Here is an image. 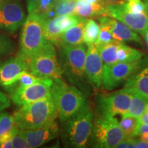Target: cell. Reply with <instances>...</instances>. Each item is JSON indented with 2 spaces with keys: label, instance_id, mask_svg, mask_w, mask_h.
<instances>
[{
  "label": "cell",
  "instance_id": "obj_37",
  "mask_svg": "<svg viewBox=\"0 0 148 148\" xmlns=\"http://www.w3.org/2000/svg\"><path fill=\"white\" fill-rule=\"evenodd\" d=\"M136 148H148V142H145L144 140L137 139L136 140Z\"/></svg>",
  "mask_w": 148,
  "mask_h": 148
},
{
  "label": "cell",
  "instance_id": "obj_21",
  "mask_svg": "<svg viewBox=\"0 0 148 148\" xmlns=\"http://www.w3.org/2000/svg\"><path fill=\"white\" fill-rule=\"evenodd\" d=\"M44 35L47 42H51L53 45L59 47L61 44L62 32L56 25L54 19L43 20Z\"/></svg>",
  "mask_w": 148,
  "mask_h": 148
},
{
  "label": "cell",
  "instance_id": "obj_11",
  "mask_svg": "<svg viewBox=\"0 0 148 148\" xmlns=\"http://www.w3.org/2000/svg\"><path fill=\"white\" fill-rule=\"evenodd\" d=\"M26 16L21 5L15 0L0 1V31L14 34L25 21Z\"/></svg>",
  "mask_w": 148,
  "mask_h": 148
},
{
  "label": "cell",
  "instance_id": "obj_1",
  "mask_svg": "<svg viewBox=\"0 0 148 148\" xmlns=\"http://www.w3.org/2000/svg\"><path fill=\"white\" fill-rule=\"evenodd\" d=\"M19 107L13 116L15 124L20 130L40 127L58 117L51 95Z\"/></svg>",
  "mask_w": 148,
  "mask_h": 148
},
{
  "label": "cell",
  "instance_id": "obj_46",
  "mask_svg": "<svg viewBox=\"0 0 148 148\" xmlns=\"http://www.w3.org/2000/svg\"><path fill=\"white\" fill-rule=\"evenodd\" d=\"M15 1H16V0H15Z\"/></svg>",
  "mask_w": 148,
  "mask_h": 148
},
{
  "label": "cell",
  "instance_id": "obj_29",
  "mask_svg": "<svg viewBox=\"0 0 148 148\" xmlns=\"http://www.w3.org/2000/svg\"><path fill=\"white\" fill-rule=\"evenodd\" d=\"M99 21L100 23V31H99L97 39L95 43V45L97 47L114 40L112 36L110 27L109 26L108 24L105 23L104 21H100V20Z\"/></svg>",
  "mask_w": 148,
  "mask_h": 148
},
{
  "label": "cell",
  "instance_id": "obj_10",
  "mask_svg": "<svg viewBox=\"0 0 148 148\" xmlns=\"http://www.w3.org/2000/svg\"><path fill=\"white\" fill-rule=\"evenodd\" d=\"M132 96V92L126 88L99 95L97 104L101 114L109 116L124 115L129 110Z\"/></svg>",
  "mask_w": 148,
  "mask_h": 148
},
{
  "label": "cell",
  "instance_id": "obj_9",
  "mask_svg": "<svg viewBox=\"0 0 148 148\" xmlns=\"http://www.w3.org/2000/svg\"><path fill=\"white\" fill-rule=\"evenodd\" d=\"M29 71V60L19 51L0 62V86L13 91L21 73Z\"/></svg>",
  "mask_w": 148,
  "mask_h": 148
},
{
  "label": "cell",
  "instance_id": "obj_26",
  "mask_svg": "<svg viewBox=\"0 0 148 148\" xmlns=\"http://www.w3.org/2000/svg\"><path fill=\"white\" fill-rule=\"evenodd\" d=\"M84 17L75 15V14H66L55 16L53 18L56 25L62 32L74 26L80 22Z\"/></svg>",
  "mask_w": 148,
  "mask_h": 148
},
{
  "label": "cell",
  "instance_id": "obj_17",
  "mask_svg": "<svg viewBox=\"0 0 148 148\" xmlns=\"http://www.w3.org/2000/svg\"><path fill=\"white\" fill-rule=\"evenodd\" d=\"M124 88L148 99V62L127 79Z\"/></svg>",
  "mask_w": 148,
  "mask_h": 148
},
{
  "label": "cell",
  "instance_id": "obj_12",
  "mask_svg": "<svg viewBox=\"0 0 148 148\" xmlns=\"http://www.w3.org/2000/svg\"><path fill=\"white\" fill-rule=\"evenodd\" d=\"M53 79L42 77L38 82L23 88H16L10 94V100L18 106L40 100L51 95Z\"/></svg>",
  "mask_w": 148,
  "mask_h": 148
},
{
  "label": "cell",
  "instance_id": "obj_40",
  "mask_svg": "<svg viewBox=\"0 0 148 148\" xmlns=\"http://www.w3.org/2000/svg\"><path fill=\"white\" fill-rule=\"evenodd\" d=\"M123 1V0H105L106 3L107 4H110V3H117L120 2V1Z\"/></svg>",
  "mask_w": 148,
  "mask_h": 148
},
{
  "label": "cell",
  "instance_id": "obj_39",
  "mask_svg": "<svg viewBox=\"0 0 148 148\" xmlns=\"http://www.w3.org/2000/svg\"><path fill=\"white\" fill-rule=\"evenodd\" d=\"M141 35L143 36L144 39H145V40L146 43H147V45H148V26H147V28H146L145 30H144V32L142 33Z\"/></svg>",
  "mask_w": 148,
  "mask_h": 148
},
{
  "label": "cell",
  "instance_id": "obj_30",
  "mask_svg": "<svg viewBox=\"0 0 148 148\" xmlns=\"http://www.w3.org/2000/svg\"><path fill=\"white\" fill-rule=\"evenodd\" d=\"M15 121L13 114H10L7 112H0V136L10 130L14 125Z\"/></svg>",
  "mask_w": 148,
  "mask_h": 148
},
{
  "label": "cell",
  "instance_id": "obj_22",
  "mask_svg": "<svg viewBox=\"0 0 148 148\" xmlns=\"http://www.w3.org/2000/svg\"><path fill=\"white\" fill-rule=\"evenodd\" d=\"M145 56L143 51L127 46L123 42L120 46L116 53L117 62H132L139 60Z\"/></svg>",
  "mask_w": 148,
  "mask_h": 148
},
{
  "label": "cell",
  "instance_id": "obj_5",
  "mask_svg": "<svg viewBox=\"0 0 148 148\" xmlns=\"http://www.w3.org/2000/svg\"><path fill=\"white\" fill-rule=\"evenodd\" d=\"M43 19L35 12L29 13L23 24L19 40V52L28 59L47 43Z\"/></svg>",
  "mask_w": 148,
  "mask_h": 148
},
{
  "label": "cell",
  "instance_id": "obj_3",
  "mask_svg": "<svg viewBox=\"0 0 148 148\" xmlns=\"http://www.w3.org/2000/svg\"><path fill=\"white\" fill-rule=\"evenodd\" d=\"M59 48L61 67L72 85L86 92L87 80L84 73L85 60L87 47L84 43L75 45H60Z\"/></svg>",
  "mask_w": 148,
  "mask_h": 148
},
{
  "label": "cell",
  "instance_id": "obj_14",
  "mask_svg": "<svg viewBox=\"0 0 148 148\" xmlns=\"http://www.w3.org/2000/svg\"><path fill=\"white\" fill-rule=\"evenodd\" d=\"M103 61L95 44L87 46L84 73L86 79L89 85L94 88L102 86Z\"/></svg>",
  "mask_w": 148,
  "mask_h": 148
},
{
  "label": "cell",
  "instance_id": "obj_24",
  "mask_svg": "<svg viewBox=\"0 0 148 148\" xmlns=\"http://www.w3.org/2000/svg\"><path fill=\"white\" fill-rule=\"evenodd\" d=\"M100 31V25L93 19H87L84 23L83 40L86 45L95 44Z\"/></svg>",
  "mask_w": 148,
  "mask_h": 148
},
{
  "label": "cell",
  "instance_id": "obj_4",
  "mask_svg": "<svg viewBox=\"0 0 148 148\" xmlns=\"http://www.w3.org/2000/svg\"><path fill=\"white\" fill-rule=\"evenodd\" d=\"M51 95L60 121L63 123L75 114L86 103L82 92L62 78L53 79Z\"/></svg>",
  "mask_w": 148,
  "mask_h": 148
},
{
  "label": "cell",
  "instance_id": "obj_27",
  "mask_svg": "<svg viewBox=\"0 0 148 148\" xmlns=\"http://www.w3.org/2000/svg\"><path fill=\"white\" fill-rule=\"evenodd\" d=\"M77 0H60L53 7L56 16L73 14Z\"/></svg>",
  "mask_w": 148,
  "mask_h": 148
},
{
  "label": "cell",
  "instance_id": "obj_8",
  "mask_svg": "<svg viewBox=\"0 0 148 148\" xmlns=\"http://www.w3.org/2000/svg\"><path fill=\"white\" fill-rule=\"evenodd\" d=\"M146 58L132 62H120L103 66L102 86L111 90L126 82L147 63Z\"/></svg>",
  "mask_w": 148,
  "mask_h": 148
},
{
  "label": "cell",
  "instance_id": "obj_25",
  "mask_svg": "<svg viewBox=\"0 0 148 148\" xmlns=\"http://www.w3.org/2000/svg\"><path fill=\"white\" fill-rule=\"evenodd\" d=\"M138 123L139 121L138 118L128 115H122V119L119 122V126L124 133L125 138L135 137Z\"/></svg>",
  "mask_w": 148,
  "mask_h": 148
},
{
  "label": "cell",
  "instance_id": "obj_7",
  "mask_svg": "<svg viewBox=\"0 0 148 148\" xmlns=\"http://www.w3.org/2000/svg\"><path fill=\"white\" fill-rule=\"evenodd\" d=\"M125 138L114 116L101 115L93 123L90 142L92 147L114 148Z\"/></svg>",
  "mask_w": 148,
  "mask_h": 148
},
{
  "label": "cell",
  "instance_id": "obj_6",
  "mask_svg": "<svg viewBox=\"0 0 148 148\" xmlns=\"http://www.w3.org/2000/svg\"><path fill=\"white\" fill-rule=\"evenodd\" d=\"M29 71L37 77L62 78V69L53 44L47 42L29 58Z\"/></svg>",
  "mask_w": 148,
  "mask_h": 148
},
{
  "label": "cell",
  "instance_id": "obj_36",
  "mask_svg": "<svg viewBox=\"0 0 148 148\" xmlns=\"http://www.w3.org/2000/svg\"><path fill=\"white\" fill-rule=\"evenodd\" d=\"M40 1V0H26L27 8L29 13L34 12Z\"/></svg>",
  "mask_w": 148,
  "mask_h": 148
},
{
  "label": "cell",
  "instance_id": "obj_13",
  "mask_svg": "<svg viewBox=\"0 0 148 148\" xmlns=\"http://www.w3.org/2000/svg\"><path fill=\"white\" fill-rule=\"evenodd\" d=\"M125 23L134 32L140 34L148 26V16L145 13L134 14L125 10L123 1L107 4L106 15Z\"/></svg>",
  "mask_w": 148,
  "mask_h": 148
},
{
  "label": "cell",
  "instance_id": "obj_15",
  "mask_svg": "<svg viewBox=\"0 0 148 148\" xmlns=\"http://www.w3.org/2000/svg\"><path fill=\"white\" fill-rule=\"evenodd\" d=\"M20 133L26 140L30 148H35L40 147L58 137L59 127L55 120L35 129L20 130Z\"/></svg>",
  "mask_w": 148,
  "mask_h": 148
},
{
  "label": "cell",
  "instance_id": "obj_2",
  "mask_svg": "<svg viewBox=\"0 0 148 148\" xmlns=\"http://www.w3.org/2000/svg\"><path fill=\"white\" fill-rule=\"evenodd\" d=\"M63 123L62 137L66 147H86L93 128L92 112L89 105L85 103L78 112Z\"/></svg>",
  "mask_w": 148,
  "mask_h": 148
},
{
  "label": "cell",
  "instance_id": "obj_16",
  "mask_svg": "<svg viewBox=\"0 0 148 148\" xmlns=\"http://www.w3.org/2000/svg\"><path fill=\"white\" fill-rule=\"evenodd\" d=\"M99 20L108 24L114 40L119 42H135L143 45V41L137 33L121 21L105 15L101 16Z\"/></svg>",
  "mask_w": 148,
  "mask_h": 148
},
{
  "label": "cell",
  "instance_id": "obj_32",
  "mask_svg": "<svg viewBox=\"0 0 148 148\" xmlns=\"http://www.w3.org/2000/svg\"><path fill=\"white\" fill-rule=\"evenodd\" d=\"M42 78V77L36 76L34 74L29 71H23L21 73L19 79H18L17 83H16L15 88L26 87V86H30V85L34 84V83L38 82Z\"/></svg>",
  "mask_w": 148,
  "mask_h": 148
},
{
  "label": "cell",
  "instance_id": "obj_20",
  "mask_svg": "<svg viewBox=\"0 0 148 148\" xmlns=\"http://www.w3.org/2000/svg\"><path fill=\"white\" fill-rule=\"evenodd\" d=\"M122 42L112 40V41L97 47L103 63L105 64H112L117 62L116 53L119 49Z\"/></svg>",
  "mask_w": 148,
  "mask_h": 148
},
{
  "label": "cell",
  "instance_id": "obj_38",
  "mask_svg": "<svg viewBox=\"0 0 148 148\" xmlns=\"http://www.w3.org/2000/svg\"><path fill=\"white\" fill-rule=\"evenodd\" d=\"M138 119L140 123H145V124L148 125V114L146 112H143Z\"/></svg>",
  "mask_w": 148,
  "mask_h": 148
},
{
  "label": "cell",
  "instance_id": "obj_42",
  "mask_svg": "<svg viewBox=\"0 0 148 148\" xmlns=\"http://www.w3.org/2000/svg\"><path fill=\"white\" fill-rule=\"evenodd\" d=\"M145 5V13L148 16V0H143Z\"/></svg>",
  "mask_w": 148,
  "mask_h": 148
},
{
  "label": "cell",
  "instance_id": "obj_33",
  "mask_svg": "<svg viewBox=\"0 0 148 148\" xmlns=\"http://www.w3.org/2000/svg\"><path fill=\"white\" fill-rule=\"evenodd\" d=\"M56 2L53 0H40L36 9L32 12H35L41 17H43L49 11L52 10Z\"/></svg>",
  "mask_w": 148,
  "mask_h": 148
},
{
  "label": "cell",
  "instance_id": "obj_23",
  "mask_svg": "<svg viewBox=\"0 0 148 148\" xmlns=\"http://www.w3.org/2000/svg\"><path fill=\"white\" fill-rule=\"evenodd\" d=\"M147 104L148 99L138 95L136 92H132L130 106L129 110L127 113L124 115L132 116L134 117L138 118L143 112H145Z\"/></svg>",
  "mask_w": 148,
  "mask_h": 148
},
{
  "label": "cell",
  "instance_id": "obj_31",
  "mask_svg": "<svg viewBox=\"0 0 148 148\" xmlns=\"http://www.w3.org/2000/svg\"><path fill=\"white\" fill-rule=\"evenodd\" d=\"M123 5L125 10L131 13H145V5L143 0H123Z\"/></svg>",
  "mask_w": 148,
  "mask_h": 148
},
{
  "label": "cell",
  "instance_id": "obj_45",
  "mask_svg": "<svg viewBox=\"0 0 148 148\" xmlns=\"http://www.w3.org/2000/svg\"><path fill=\"white\" fill-rule=\"evenodd\" d=\"M3 1V0H0V1Z\"/></svg>",
  "mask_w": 148,
  "mask_h": 148
},
{
  "label": "cell",
  "instance_id": "obj_41",
  "mask_svg": "<svg viewBox=\"0 0 148 148\" xmlns=\"http://www.w3.org/2000/svg\"><path fill=\"white\" fill-rule=\"evenodd\" d=\"M90 2H92V3H106V1H105V0H89Z\"/></svg>",
  "mask_w": 148,
  "mask_h": 148
},
{
  "label": "cell",
  "instance_id": "obj_19",
  "mask_svg": "<svg viewBox=\"0 0 148 148\" xmlns=\"http://www.w3.org/2000/svg\"><path fill=\"white\" fill-rule=\"evenodd\" d=\"M86 21V18H84L75 25L62 32L61 34L60 45H75L84 43L83 34Z\"/></svg>",
  "mask_w": 148,
  "mask_h": 148
},
{
  "label": "cell",
  "instance_id": "obj_34",
  "mask_svg": "<svg viewBox=\"0 0 148 148\" xmlns=\"http://www.w3.org/2000/svg\"><path fill=\"white\" fill-rule=\"evenodd\" d=\"M12 143L14 148H30L26 140L20 133V129L14 134L12 138Z\"/></svg>",
  "mask_w": 148,
  "mask_h": 148
},
{
  "label": "cell",
  "instance_id": "obj_43",
  "mask_svg": "<svg viewBox=\"0 0 148 148\" xmlns=\"http://www.w3.org/2000/svg\"><path fill=\"white\" fill-rule=\"evenodd\" d=\"M145 112H147V113L148 114V104H147V107H146V110H145Z\"/></svg>",
  "mask_w": 148,
  "mask_h": 148
},
{
  "label": "cell",
  "instance_id": "obj_18",
  "mask_svg": "<svg viewBox=\"0 0 148 148\" xmlns=\"http://www.w3.org/2000/svg\"><path fill=\"white\" fill-rule=\"evenodd\" d=\"M106 3L90 2L89 0H77L74 14L84 18L106 15Z\"/></svg>",
  "mask_w": 148,
  "mask_h": 148
},
{
  "label": "cell",
  "instance_id": "obj_28",
  "mask_svg": "<svg viewBox=\"0 0 148 148\" xmlns=\"http://www.w3.org/2000/svg\"><path fill=\"white\" fill-rule=\"evenodd\" d=\"M15 44L10 37L0 33V60L14 53Z\"/></svg>",
  "mask_w": 148,
  "mask_h": 148
},
{
  "label": "cell",
  "instance_id": "obj_44",
  "mask_svg": "<svg viewBox=\"0 0 148 148\" xmlns=\"http://www.w3.org/2000/svg\"><path fill=\"white\" fill-rule=\"evenodd\" d=\"M53 1H55V2H56H56H58V1H60V0H53Z\"/></svg>",
  "mask_w": 148,
  "mask_h": 148
},
{
  "label": "cell",
  "instance_id": "obj_35",
  "mask_svg": "<svg viewBox=\"0 0 148 148\" xmlns=\"http://www.w3.org/2000/svg\"><path fill=\"white\" fill-rule=\"evenodd\" d=\"M10 98L6 94L0 90V112L10 106Z\"/></svg>",
  "mask_w": 148,
  "mask_h": 148
}]
</instances>
